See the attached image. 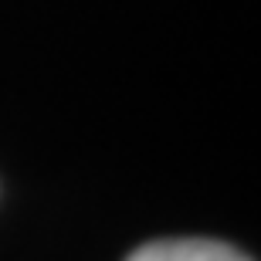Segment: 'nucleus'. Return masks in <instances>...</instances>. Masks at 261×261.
Returning a JSON list of instances; mask_svg holds the SVG:
<instances>
[{
    "label": "nucleus",
    "mask_w": 261,
    "mask_h": 261,
    "mask_svg": "<svg viewBox=\"0 0 261 261\" xmlns=\"http://www.w3.org/2000/svg\"><path fill=\"white\" fill-rule=\"evenodd\" d=\"M126 261H251L244 251L211 238H170L136 248Z\"/></svg>",
    "instance_id": "f257e3e1"
}]
</instances>
